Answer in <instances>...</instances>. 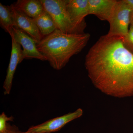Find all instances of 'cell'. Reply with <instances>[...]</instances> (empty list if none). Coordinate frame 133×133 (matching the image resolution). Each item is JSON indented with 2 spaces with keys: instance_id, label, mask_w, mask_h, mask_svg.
<instances>
[{
  "instance_id": "6da1fadb",
  "label": "cell",
  "mask_w": 133,
  "mask_h": 133,
  "mask_svg": "<svg viewBox=\"0 0 133 133\" xmlns=\"http://www.w3.org/2000/svg\"><path fill=\"white\" fill-rule=\"evenodd\" d=\"M123 37H101L86 56L85 65L93 85L106 95L118 98L133 96V55Z\"/></svg>"
},
{
  "instance_id": "7a4b0ae2",
  "label": "cell",
  "mask_w": 133,
  "mask_h": 133,
  "mask_svg": "<svg viewBox=\"0 0 133 133\" xmlns=\"http://www.w3.org/2000/svg\"><path fill=\"white\" fill-rule=\"evenodd\" d=\"M90 38L89 33L67 34L56 29L44 37L37 44V48L51 66L59 70L65 66L72 57L81 52Z\"/></svg>"
},
{
  "instance_id": "3957f363",
  "label": "cell",
  "mask_w": 133,
  "mask_h": 133,
  "mask_svg": "<svg viewBox=\"0 0 133 133\" xmlns=\"http://www.w3.org/2000/svg\"><path fill=\"white\" fill-rule=\"evenodd\" d=\"M44 10L52 17L56 29L67 34H83L72 23L66 8V0H40Z\"/></svg>"
},
{
  "instance_id": "277c9868",
  "label": "cell",
  "mask_w": 133,
  "mask_h": 133,
  "mask_svg": "<svg viewBox=\"0 0 133 133\" xmlns=\"http://www.w3.org/2000/svg\"><path fill=\"white\" fill-rule=\"evenodd\" d=\"M131 12L124 0L117 1L108 21L110 27L107 35L110 36H126L129 29Z\"/></svg>"
},
{
  "instance_id": "5b68a950",
  "label": "cell",
  "mask_w": 133,
  "mask_h": 133,
  "mask_svg": "<svg viewBox=\"0 0 133 133\" xmlns=\"http://www.w3.org/2000/svg\"><path fill=\"white\" fill-rule=\"evenodd\" d=\"M83 113V109L78 108L75 111L51 119L37 125L31 126L28 131L36 133H51L57 132L70 122L80 118Z\"/></svg>"
},
{
  "instance_id": "8992f818",
  "label": "cell",
  "mask_w": 133,
  "mask_h": 133,
  "mask_svg": "<svg viewBox=\"0 0 133 133\" xmlns=\"http://www.w3.org/2000/svg\"><path fill=\"white\" fill-rule=\"evenodd\" d=\"M17 42L22 47V55L23 59H36L42 61L47 59L38 51L37 48V43L28 35L18 28L14 27L12 35Z\"/></svg>"
},
{
  "instance_id": "52a82bcc",
  "label": "cell",
  "mask_w": 133,
  "mask_h": 133,
  "mask_svg": "<svg viewBox=\"0 0 133 133\" xmlns=\"http://www.w3.org/2000/svg\"><path fill=\"white\" fill-rule=\"evenodd\" d=\"M66 8L72 23L84 32L85 18L89 15L88 0H66Z\"/></svg>"
},
{
  "instance_id": "ba28073f",
  "label": "cell",
  "mask_w": 133,
  "mask_h": 133,
  "mask_svg": "<svg viewBox=\"0 0 133 133\" xmlns=\"http://www.w3.org/2000/svg\"><path fill=\"white\" fill-rule=\"evenodd\" d=\"M14 19V27L26 33L37 44L42 39V35L33 19L15 9L13 4L9 6Z\"/></svg>"
},
{
  "instance_id": "9c48e42d",
  "label": "cell",
  "mask_w": 133,
  "mask_h": 133,
  "mask_svg": "<svg viewBox=\"0 0 133 133\" xmlns=\"http://www.w3.org/2000/svg\"><path fill=\"white\" fill-rule=\"evenodd\" d=\"M12 38V50L7 74L3 85L5 95L9 94L11 91L13 79L17 65L23 60L21 45L13 37Z\"/></svg>"
},
{
  "instance_id": "30bf717a",
  "label": "cell",
  "mask_w": 133,
  "mask_h": 133,
  "mask_svg": "<svg viewBox=\"0 0 133 133\" xmlns=\"http://www.w3.org/2000/svg\"><path fill=\"white\" fill-rule=\"evenodd\" d=\"M117 1L88 0L89 15H95L102 21L108 22Z\"/></svg>"
},
{
  "instance_id": "8fae6325",
  "label": "cell",
  "mask_w": 133,
  "mask_h": 133,
  "mask_svg": "<svg viewBox=\"0 0 133 133\" xmlns=\"http://www.w3.org/2000/svg\"><path fill=\"white\" fill-rule=\"evenodd\" d=\"M13 5L15 9L33 19L40 15L44 10L40 0H18Z\"/></svg>"
},
{
  "instance_id": "7c38bea8",
  "label": "cell",
  "mask_w": 133,
  "mask_h": 133,
  "mask_svg": "<svg viewBox=\"0 0 133 133\" xmlns=\"http://www.w3.org/2000/svg\"><path fill=\"white\" fill-rule=\"evenodd\" d=\"M33 20L43 37L49 35L56 29L52 17L44 10L40 15Z\"/></svg>"
},
{
  "instance_id": "4fadbf2b",
  "label": "cell",
  "mask_w": 133,
  "mask_h": 133,
  "mask_svg": "<svg viewBox=\"0 0 133 133\" xmlns=\"http://www.w3.org/2000/svg\"><path fill=\"white\" fill-rule=\"evenodd\" d=\"M0 24L5 31L12 35V30L14 27V19L9 6L0 3Z\"/></svg>"
},
{
  "instance_id": "5bb4252c",
  "label": "cell",
  "mask_w": 133,
  "mask_h": 133,
  "mask_svg": "<svg viewBox=\"0 0 133 133\" xmlns=\"http://www.w3.org/2000/svg\"><path fill=\"white\" fill-rule=\"evenodd\" d=\"M123 43L127 49L133 55V27L130 26L127 34L123 37Z\"/></svg>"
},
{
  "instance_id": "9a60e30c",
  "label": "cell",
  "mask_w": 133,
  "mask_h": 133,
  "mask_svg": "<svg viewBox=\"0 0 133 133\" xmlns=\"http://www.w3.org/2000/svg\"><path fill=\"white\" fill-rule=\"evenodd\" d=\"M14 117H8L4 112L0 115V132H3L6 129L8 121H13Z\"/></svg>"
},
{
  "instance_id": "2e32d148",
  "label": "cell",
  "mask_w": 133,
  "mask_h": 133,
  "mask_svg": "<svg viewBox=\"0 0 133 133\" xmlns=\"http://www.w3.org/2000/svg\"><path fill=\"white\" fill-rule=\"evenodd\" d=\"M18 130V129L16 126L11 125L9 123H8L6 129L3 132L0 133H16Z\"/></svg>"
},
{
  "instance_id": "e0dca14e",
  "label": "cell",
  "mask_w": 133,
  "mask_h": 133,
  "mask_svg": "<svg viewBox=\"0 0 133 133\" xmlns=\"http://www.w3.org/2000/svg\"><path fill=\"white\" fill-rule=\"evenodd\" d=\"M124 2L128 6L131 11H133V0H124Z\"/></svg>"
},
{
  "instance_id": "ac0fdd59",
  "label": "cell",
  "mask_w": 133,
  "mask_h": 133,
  "mask_svg": "<svg viewBox=\"0 0 133 133\" xmlns=\"http://www.w3.org/2000/svg\"><path fill=\"white\" fill-rule=\"evenodd\" d=\"M130 26L133 27V11L131 12L130 17Z\"/></svg>"
},
{
  "instance_id": "d6986e66",
  "label": "cell",
  "mask_w": 133,
  "mask_h": 133,
  "mask_svg": "<svg viewBox=\"0 0 133 133\" xmlns=\"http://www.w3.org/2000/svg\"><path fill=\"white\" fill-rule=\"evenodd\" d=\"M16 133H33L31 132H29V131H27L26 132H22L21 131H19V130Z\"/></svg>"
}]
</instances>
